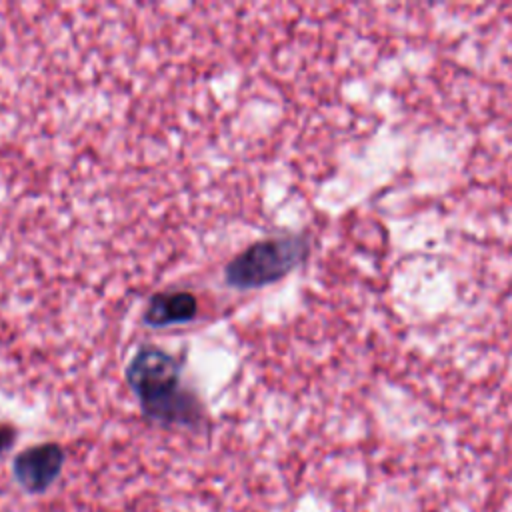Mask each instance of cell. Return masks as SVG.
<instances>
[{
    "label": "cell",
    "mask_w": 512,
    "mask_h": 512,
    "mask_svg": "<svg viewBox=\"0 0 512 512\" xmlns=\"http://www.w3.org/2000/svg\"><path fill=\"white\" fill-rule=\"evenodd\" d=\"M16 438H18L16 426H12L10 422H0V456L16 444Z\"/></svg>",
    "instance_id": "cell-5"
},
{
    "label": "cell",
    "mask_w": 512,
    "mask_h": 512,
    "mask_svg": "<svg viewBox=\"0 0 512 512\" xmlns=\"http://www.w3.org/2000/svg\"><path fill=\"white\" fill-rule=\"evenodd\" d=\"M66 450L58 442L32 444L12 460V478L28 494H44L62 474Z\"/></svg>",
    "instance_id": "cell-3"
},
{
    "label": "cell",
    "mask_w": 512,
    "mask_h": 512,
    "mask_svg": "<svg viewBox=\"0 0 512 512\" xmlns=\"http://www.w3.org/2000/svg\"><path fill=\"white\" fill-rule=\"evenodd\" d=\"M306 234H278L256 240L226 262L224 284L234 290H258L286 278L310 256Z\"/></svg>",
    "instance_id": "cell-2"
},
{
    "label": "cell",
    "mask_w": 512,
    "mask_h": 512,
    "mask_svg": "<svg viewBox=\"0 0 512 512\" xmlns=\"http://www.w3.org/2000/svg\"><path fill=\"white\" fill-rule=\"evenodd\" d=\"M198 316V298L188 290L156 292L148 298L142 312L146 328H168L190 324Z\"/></svg>",
    "instance_id": "cell-4"
},
{
    "label": "cell",
    "mask_w": 512,
    "mask_h": 512,
    "mask_svg": "<svg viewBox=\"0 0 512 512\" xmlns=\"http://www.w3.org/2000/svg\"><path fill=\"white\" fill-rule=\"evenodd\" d=\"M124 380L150 424L198 432L208 422L204 402L184 382L182 354L144 342L132 352Z\"/></svg>",
    "instance_id": "cell-1"
}]
</instances>
